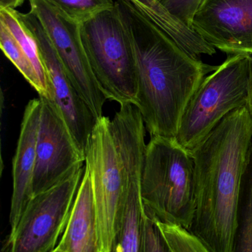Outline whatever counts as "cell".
Returning a JSON list of instances; mask_svg holds the SVG:
<instances>
[{
    "label": "cell",
    "mask_w": 252,
    "mask_h": 252,
    "mask_svg": "<svg viewBox=\"0 0 252 252\" xmlns=\"http://www.w3.org/2000/svg\"><path fill=\"white\" fill-rule=\"evenodd\" d=\"M115 10L134 55L137 107L151 137L175 139L188 103L217 68L185 51L146 19L130 0Z\"/></svg>",
    "instance_id": "cell-1"
},
{
    "label": "cell",
    "mask_w": 252,
    "mask_h": 252,
    "mask_svg": "<svg viewBox=\"0 0 252 252\" xmlns=\"http://www.w3.org/2000/svg\"><path fill=\"white\" fill-rule=\"evenodd\" d=\"M252 142V115L247 106L227 115L192 153L195 210L188 231L210 252H232Z\"/></svg>",
    "instance_id": "cell-2"
},
{
    "label": "cell",
    "mask_w": 252,
    "mask_h": 252,
    "mask_svg": "<svg viewBox=\"0 0 252 252\" xmlns=\"http://www.w3.org/2000/svg\"><path fill=\"white\" fill-rule=\"evenodd\" d=\"M145 127L140 110L121 105L113 118H99L85 150L104 252H110L132 176L143 164Z\"/></svg>",
    "instance_id": "cell-3"
},
{
    "label": "cell",
    "mask_w": 252,
    "mask_h": 252,
    "mask_svg": "<svg viewBox=\"0 0 252 252\" xmlns=\"http://www.w3.org/2000/svg\"><path fill=\"white\" fill-rule=\"evenodd\" d=\"M145 209L160 221L189 229L195 210V164L176 139L151 137L141 178Z\"/></svg>",
    "instance_id": "cell-4"
},
{
    "label": "cell",
    "mask_w": 252,
    "mask_h": 252,
    "mask_svg": "<svg viewBox=\"0 0 252 252\" xmlns=\"http://www.w3.org/2000/svg\"><path fill=\"white\" fill-rule=\"evenodd\" d=\"M248 54L231 55L198 87L188 103L176 138L191 154L227 115L250 100Z\"/></svg>",
    "instance_id": "cell-5"
},
{
    "label": "cell",
    "mask_w": 252,
    "mask_h": 252,
    "mask_svg": "<svg viewBox=\"0 0 252 252\" xmlns=\"http://www.w3.org/2000/svg\"><path fill=\"white\" fill-rule=\"evenodd\" d=\"M80 32L95 78L108 100L137 106L134 55L115 7L81 23Z\"/></svg>",
    "instance_id": "cell-6"
},
{
    "label": "cell",
    "mask_w": 252,
    "mask_h": 252,
    "mask_svg": "<svg viewBox=\"0 0 252 252\" xmlns=\"http://www.w3.org/2000/svg\"><path fill=\"white\" fill-rule=\"evenodd\" d=\"M82 164L58 185L34 195L1 252H50L59 244L84 175Z\"/></svg>",
    "instance_id": "cell-7"
},
{
    "label": "cell",
    "mask_w": 252,
    "mask_h": 252,
    "mask_svg": "<svg viewBox=\"0 0 252 252\" xmlns=\"http://www.w3.org/2000/svg\"><path fill=\"white\" fill-rule=\"evenodd\" d=\"M42 24L67 73L97 119L108 100L101 90L81 40L80 25L70 20L46 0H28Z\"/></svg>",
    "instance_id": "cell-8"
},
{
    "label": "cell",
    "mask_w": 252,
    "mask_h": 252,
    "mask_svg": "<svg viewBox=\"0 0 252 252\" xmlns=\"http://www.w3.org/2000/svg\"><path fill=\"white\" fill-rule=\"evenodd\" d=\"M39 98L41 109L36 148L34 195L58 185L85 162V157L80 152L54 102Z\"/></svg>",
    "instance_id": "cell-9"
},
{
    "label": "cell",
    "mask_w": 252,
    "mask_h": 252,
    "mask_svg": "<svg viewBox=\"0 0 252 252\" xmlns=\"http://www.w3.org/2000/svg\"><path fill=\"white\" fill-rule=\"evenodd\" d=\"M19 14L38 43L52 87V101L62 114L80 152L85 157L86 147L98 119L67 73L39 19L31 10L19 12Z\"/></svg>",
    "instance_id": "cell-10"
},
{
    "label": "cell",
    "mask_w": 252,
    "mask_h": 252,
    "mask_svg": "<svg viewBox=\"0 0 252 252\" xmlns=\"http://www.w3.org/2000/svg\"><path fill=\"white\" fill-rule=\"evenodd\" d=\"M191 28L226 54L252 53V0H203Z\"/></svg>",
    "instance_id": "cell-11"
},
{
    "label": "cell",
    "mask_w": 252,
    "mask_h": 252,
    "mask_svg": "<svg viewBox=\"0 0 252 252\" xmlns=\"http://www.w3.org/2000/svg\"><path fill=\"white\" fill-rule=\"evenodd\" d=\"M39 97L28 102L24 112L17 148L13 160V192L9 223L16 227L27 204L32 198L37 136L41 117Z\"/></svg>",
    "instance_id": "cell-12"
},
{
    "label": "cell",
    "mask_w": 252,
    "mask_h": 252,
    "mask_svg": "<svg viewBox=\"0 0 252 252\" xmlns=\"http://www.w3.org/2000/svg\"><path fill=\"white\" fill-rule=\"evenodd\" d=\"M56 247L65 252H104L91 178L86 168L65 232Z\"/></svg>",
    "instance_id": "cell-13"
},
{
    "label": "cell",
    "mask_w": 252,
    "mask_h": 252,
    "mask_svg": "<svg viewBox=\"0 0 252 252\" xmlns=\"http://www.w3.org/2000/svg\"><path fill=\"white\" fill-rule=\"evenodd\" d=\"M155 26L193 57L213 56L216 49L203 39L192 28L170 13L158 0H130Z\"/></svg>",
    "instance_id": "cell-14"
},
{
    "label": "cell",
    "mask_w": 252,
    "mask_h": 252,
    "mask_svg": "<svg viewBox=\"0 0 252 252\" xmlns=\"http://www.w3.org/2000/svg\"><path fill=\"white\" fill-rule=\"evenodd\" d=\"M143 164L138 167L130 181L125 204L110 252H141L145 207L141 195Z\"/></svg>",
    "instance_id": "cell-15"
},
{
    "label": "cell",
    "mask_w": 252,
    "mask_h": 252,
    "mask_svg": "<svg viewBox=\"0 0 252 252\" xmlns=\"http://www.w3.org/2000/svg\"><path fill=\"white\" fill-rule=\"evenodd\" d=\"M232 252H252V142L241 181Z\"/></svg>",
    "instance_id": "cell-16"
},
{
    "label": "cell",
    "mask_w": 252,
    "mask_h": 252,
    "mask_svg": "<svg viewBox=\"0 0 252 252\" xmlns=\"http://www.w3.org/2000/svg\"><path fill=\"white\" fill-rule=\"evenodd\" d=\"M0 47L7 59L35 89L39 97L53 100L51 92L40 79L22 46L2 22H0Z\"/></svg>",
    "instance_id": "cell-17"
},
{
    "label": "cell",
    "mask_w": 252,
    "mask_h": 252,
    "mask_svg": "<svg viewBox=\"0 0 252 252\" xmlns=\"http://www.w3.org/2000/svg\"><path fill=\"white\" fill-rule=\"evenodd\" d=\"M67 18L81 24L99 13L115 7L114 0H46Z\"/></svg>",
    "instance_id": "cell-18"
},
{
    "label": "cell",
    "mask_w": 252,
    "mask_h": 252,
    "mask_svg": "<svg viewBox=\"0 0 252 252\" xmlns=\"http://www.w3.org/2000/svg\"><path fill=\"white\" fill-rule=\"evenodd\" d=\"M163 236L174 252H210L205 246L182 226L164 223L155 218Z\"/></svg>",
    "instance_id": "cell-19"
},
{
    "label": "cell",
    "mask_w": 252,
    "mask_h": 252,
    "mask_svg": "<svg viewBox=\"0 0 252 252\" xmlns=\"http://www.w3.org/2000/svg\"><path fill=\"white\" fill-rule=\"evenodd\" d=\"M141 252H174L157 225L155 217L145 209Z\"/></svg>",
    "instance_id": "cell-20"
},
{
    "label": "cell",
    "mask_w": 252,
    "mask_h": 252,
    "mask_svg": "<svg viewBox=\"0 0 252 252\" xmlns=\"http://www.w3.org/2000/svg\"><path fill=\"white\" fill-rule=\"evenodd\" d=\"M173 16L191 28L194 16L203 0H158Z\"/></svg>",
    "instance_id": "cell-21"
},
{
    "label": "cell",
    "mask_w": 252,
    "mask_h": 252,
    "mask_svg": "<svg viewBox=\"0 0 252 252\" xmlns=\"http://www.w3.org/2000/svg\"><path fill=\"white\" fill-rule=\"evenodd\" d=\"M25 0H0V7L16 9L21 6Z\"/></svg>",
    "instance_id": "cell-22"
},
{
    "label": "cell",
    "mask_w": 252,
    "mask_h": 252,
    "mask_svg": "<svg viewBox=\"0 0 252 252\" xmlns=\"http://www.w3.org/2000/svg\"><path fill=\"white\" fill-rule=\"evenodd\" d=\"M249 55V59H250V100H249L248 106L250 112L252 115V53Z\"/></svg>",
    "instance_id": "cell-23"
},
{
    "label": "cell",
    "mask_w": 252,
    "mask_h": 252,
    "mask_svg": "<svg viewBox=\"0 0 252 252\" xmlns=\"http://www.w3.org/2000/svg\"><path fill=\"white\" fill-rule=\"evenodd\" d=\"M50 252H65L64 251H62V250H60V249L58 248L57 247H56V248L54 249V250H53V251Z\"/></svg>",
    "instance_id": "cell-24"
}]
</instances>
